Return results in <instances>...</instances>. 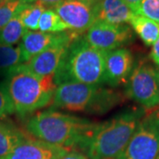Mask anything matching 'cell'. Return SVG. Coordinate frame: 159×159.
<instances>
[{"mask_svg":"<svg viewBox=\"0 0 159 159\" xmlns=\"http://www.w3.org/2000/svg\"><path fill=\"white\" fill-rule=\"evenodd\" d=\"M106 55L107 51L93 47L84 37L79 36L70 44L54 74L56 85L68 81L102 85L104 83Z\"/></svg>","mask_w":159,"mask_h":159,"instance_id":"cell-3","label":"cell"},{"mask_svg":"<svg viewBox=\"0 0 159 159\" xmlns=\"http://www.w3.org/2000/svg\"><path fill=\"white\" fill-rule=\"evenodd\" d=\"M66 150L37 139L27 138L2 159H56Z\"/></svg>","mask_w":159,"mask_h":159,"instance_id":"cell-13","label":"cell"},{"mask_svg":"<svg viewBox=\"0 0 159 159\" xmlns=\"http://www.w3.org/2000/svg\"><path fill=\"white\" fill-rule=\"evenodd\" d=\"M38 29L43 33L57 34L65 32L68 29V27L63 22L61 18L53 9H46L41 16Z\"/></svg>","mask_w":159,"mask_h":159,"instance_id":"cell-20","label":"cell"},{"mask_svg":"<svg viewBox=\"0 0 159 159\" xmlns=\"http://www.w3.org/2000/svg\"><path fill=\"white\" fill-rule=\"evenodd\" d=\"M159 154V111L145 114L118 159H156Z\"/></svg>","mask_w":159,"mask_h":159,"instance_id":"cell-6","label":"cell"},{"mask_svg":"<svg viewBox=\"0 0 159 159\" xmlns=\"http://www.w3.org/2000/svg\"><path fill=\"white\" fill-rule=\"evenodd\" d=\"M126 96L144 108H155L159 105V84L157 69L147 63L135 66L126 81Z\"/></svg>","mask_w":159,"mask_h":159,"instance_id":"cell-7","label":"cell"},{"mask_svg":"<svg viewBox=\"0 0 159 159\" xmlns=\"http://www.w3.org/2000/svg\"><path fill=\"white\" fill-rule=\"evenodd\" d=\"M27 138L22 131L11 122L0 119V159L6 157Z\"/></svg>","mask_w":159,"mask_h":159,"instance_id":"cell-15","label":"cell"},{"mask_svg":"<svg viewBox=\"0 0 159 159\" xmlns=\"http://www.w3.org/2000/svg\"><path fill=\"white\" fill-rule=\"evenodd\" d=\"M149 56L150 58L153 60V62L159 67V37L152 45V50Z\"/></svg>","mask_w":159,"mask_h":159,"instance_id":"cell-25","label":"cell"},{"mask_svg":"<svg viewBox=\"0 0 159 159\" xmlns=\"http://www.w3.org/2000/svg\"><path fill=\"white\" fill-rule=\"evenodd\" d=\"M134 13L159 24V0H142L134 10Z\"/></svg>","mask_w":159,"mask_h":159,"instance_id":"cell-22","label":"cell"},{"mask_svg":"<svg viewBox=\"0 0 159 159\" xmlns=\"http://www.w3.org/2000/svg\"><path fill=\"white\" fill-rule=\"evenodd\" d=\"M56 159H87L83 154L73 149H66Z\"/></svg>","mask_w":159,"mask_h":159,"instance_id":"cell-24","label":"cell"},{"mask_svg":"<svg viewBox=\"0 0 159 159\" xmlns=\"http://www.w3.org/2000/svg\"><path fill=\"white\" fill-rule=\"evenodd\" d=\"M145 114L143 108L130 109L97 124L79 148L89 159H118Z\"/></svg>","mask_w":159,"mask_h":159,"instance_id":"cell-1","label":"cell"},{"mask_svg":"<svg viewBox=\"0 0 159 159\" xmlns=\"http://www.w3.org/2000/svg\"><path fill=\"white\" fill-rule=\"evenodd\" d=\"M6 82L14 112L20 116L50 105L57 87L54 75L40 76L18 68Z\"/></svg>","mask_w":159,"mask_h":159,"instance_id":"cell-4","label":"cell"},{"mask_svg":"<svg viewBox=\"0 0 159 159\" xmlns=\"http://www.w3.org/2000/svg\"><path fill=\"white\" fill-rule=\"evenodd\" d=\"M52 8L69 30L79 34H84L97 21L94 5L81 0H63Z\"/></svg>","mask_w":159,"mask_h":159,"instance_id":"cell-9","label":"cell"},{"mask_svg":"<svg viewBox=\"0 0 159 159\" xmlns=\"http://www.w3.org/2000/svg\"><path fill=\"white\" fill-rule=\"evenodd\" d=\"M130 24L147 46L153 45L159 37V24L150 19L136 14L132 19Z\"/></svg>","mask_w":159,"mask_h":159,"instance_id":"cell-16","label":"cell"},{"mask_svg":"<svg viewBox=\"0 0 159 159\" xmlns=\"http://www.w3.org/2000/svg\"><path fill=\"white\" fill-rule=\"evenodd\" d=\"M24 64L21 56L20 47L0 44V75H5L6 78Z\"/></svg>","mask_w":159,"mask_h":159,"instance_id":"cell-17","label":"cell"},{"mask_svg":"<svg viewBox=\"0 0 159 159\" xmlns=\"http://www.w3.org/2000/svg\"><path fill=\"white\" fill-rule=\"evenodd\" d=\"M80 35V34L74 33L73 31L51 34L26 29L20 44L23 63L28 62L39 53L55 44L62 43H72Z\"/></svg>","mask_w":159,"mask_h":159,"instance_id":"cell-10","label":"cell"},{"mask_svg":"<svg viewBox=\"0 0 159 159\" xmlns=\"http://www.w3.org/2000/svg\"><path fill=\"white\" fill-rule=\"evenodd\" d=\"M97 21L111 24L130 23L136 14L122 0H99L94 5Z\"/></svg>","mask_w":159,"mask_h":159,"instance_id":"cell-14","label":"cell"},{"mask_svg":"<svg viewBox=\"0 0 159 159\" xmlns=\"http://www.w3.org/2000/svg\"><path fill=\"white\" fill-rule=\"evenodd\" d=\"M63 0H21L23 4L25 5H29V4H32L34 2H41L43 4H44L46 6L49 7H53L54 6H56L57 4H58L59 2H61Z\"/></svg>","mask_w":159,"mask_h":159,"instance_id":"cell-26","label":"cell"},{"mask_svg":"<svg viewBox=\"0 0 159 159\" xmlns=\"http://www.w3.org/2000/svg\"><path fill=\"white\" fill-rule=\"evenodd\" d=\"M157 81L159 84V70H157Z\"/></svg>","mask_w":159,"mask_h":159,"instance_id":"cell-29","label":"cell"},{"mask_svg":"<svg viewBox=\"0 0 159 159\" xmlns=\"http://www.w3.org/2000/svg\"><path fill=\"white\" fill-rule=\"evenodd\" d=\"M14 112L6 80L0 82V119Z\"/></svg>","mask_w":159,"mask_h":159,"instance_id":"cell-23","label":"cell"},{"mask_svg":"<svg viewBox=\"0 0 159 159\" xmlns=\"http://www.w3.org/2000/svg\"><path fill=\"white\" fill-rule=\"evenodd\" d=\"M71 43H62L51 46L17 68L40 76L54 75L60 66Z\"/></svg>","mask_w":159,"mask_h":159,"instance_id":"cell-11","label":"cell"},{"mask_svg":"<svg viewBox=\"0 0 159 159\" xmlns=\"http://www.w3.org/2000/svg\"><path fill=\"white\" fill-rule=\"evenodd\" d=\"M46 9L47 6L41 2H34L25 6L19 13L24 28L31 31L37 30L41 16Z\"/></svg>","mask_w":159,"mask_h":159,"instance_id":"cell-19","label":"cell"},{"mask_svg":"<svg viewBox=\"0 0 159 159\" xmlns=\"http://www.w3.org/2000/svg\"><path fill=\"white\" fill-rule=\"evenodd\" d=\"M27 5L21 0H11L10 2L0 6V29L11 20L14 16L22 11Z\"/></svg>","mask_w":159,"mask_h":159,"instance_id":"cell-21","label":"cell"},{"mask_svg":"<svg viewBox=\"0 0 159 159\" xmlns=\"http://www.w3.org/2000/svg\"><path fill=\"white\" fill-rule=\"evenodd\" d=\"M83 37L93 47L108 52L130 43L134 39V33L125 24L96 21Z\"/></svg>","mask_w":159,"mask_h":159,"instance_id":"cell-8","label":"cell"},{"mask_svg":"<svg viewBox=\"0 0 159 159\" xmlns=\"http://www.w3.org/2000/svg\"><path fill=\"white\" fill-rule=\"evenodd\" d=\"M119 101L115 91L101 85L68 81L57 86L50 106L51 110L100 114L113 108Z\"/></svg>","mask_w":159,"mask_h":159,"instance_id":"cell-5","label":"cell"},{"mask_svg":"<svg viewBox=\"0 0 159 159\" xmlns=\"http://www.w3.org/2000/svg\"><path fill=\"white\" fill-rule=\"evenodd\" d=\"M97 125L89 119L50 109L32 116L26 129L37 140L73 149L79 147Z\"/></svg>","mask_w":159,"mask_h":159,"instance_id":"cell-2","label":"cell"},{"mask_svg":"<svg viewBox=\"0 0 159 159\" xmlns=\"http://www.w3.org/2000/svg\"><path fill=\"white\" fill-rule=\"evenodd\" d=\"M81 1L87 2V3H89V4H91V5H95V4L97 3V1H99V0H81Z\"/></svg>","mask_w":159,"mask_h":159,"instance_id":"cell-28","label":"cell"},{"mask_svg":"<svg viewBox=\"0 0 159 159\" xmlns=\"http://www.w3.org/2000/svg\"><path fill=\"white\" fill-rule=\"evenodd\" d=\"M156 159H159V154H158V156H157V157Z\"/></svg>","mask_w":159,"mask_h":159,"instance_id":"cell-30","label":"cell"},{"mask_svg":"<svg viewBox=\"0 0 159 159\" xmlns=\"http://www.w3.org/2000/svg\"><path fill=\"white\" fill-rule=\"evenodd\" d=\"M26 31L20 18L17 14L0 29V44L13 46L21 40Z\"/></svg>","mask_w":159,"mask_h":159,"instance_id":"cell-18","label":"cell"},{"mask_svg":"<svg viewBox=\"0 0 159 159\" xmlns=\"http://www.w3.org/2000/svg\"><path fill=\"white\" fill-rule=\"evenodd\" d=\"M134 56L125 48L107 52L105 61L104 83L118 87L127 81L134 69Z\"/></svg>","mask_w":159,"mask_h":159,"instance_id":"cell-12","label":"cell"},{"mask_svg":"<svg viewBox=\"0 0 159 159\" xmlns=\"http://www.w3.org/2000/svg\"><path fill=\"white\" fill-rule=\"evenodd\" d=\"M122 1L129 6L134 11L137 8V6H139V4L142 2V0H122Z\"/></svg>","mask_w":159,"mask_h":159,"instance_id":"cell-27","label":"cell"}]
</instances>
